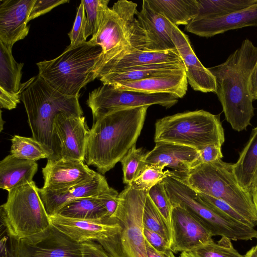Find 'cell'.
<instances>
[{
  "instance_id": "obj_23",
  "label": "cell",
  "mask_w": 257,
  "mask_h": 257,
  "mask_svg": "<svg viewBox=\"0 0 257 257\" xmlns=\"http://www.w3.org/2000/svg\"><path fill=\"white\" fill-rule=\"evenodd\" d=\"M160 63L183 64L177 50L164 52L139 50L107 61L98 70L97 78L102 75L118 72L135 66Z\"/></svg>"
},
{
  "instance_id": "obj_19",
  "label": "cell",
  "mask_w": 257,
  "mask_h": 257,
  "mask_svg": "<svg viewBox=\"0 0 257 257\" xmlns=\"http://www.w3.org/2000/svg\"><path fill=\"white\" fill-rule=\"evenodd\" d=\"M109 188L105 177L97 172L94 177L87 182L59 190L42 187L39 189V192L46 211L51 216L57 214L62 207L73 200L97 196Z\"/></svg>"
},
{
  "instance_id": "obj_1",
  "label": "cell",
  "mask_w": 257,
  "mask_h": 257,
  "mask_svg": "<svg viewBox=\"0 0 257 257\" xmlns=\"http://www.w3.org/2000/svg\"><path fill=\"white\" fill-rule=\"evenodd\" d=\"M149 106L111 111L93 123L89 130L84 161L102 174L112 169L135 145Z\"/></svg>"
},
{
  "instance_id": "obj_7",
  "label": "cell",
  "mask_w": 257,
  "mask_h": 257,
  "mask_svg": "<svg viewBox=\"0 0 257 257\" xmlns=\"http://www.w3.org/2000/svg\"><path fill=\"white\" fill-rule=\"evenodd\" d=\"M154 141L172 143L199 151L211 145L222 147L225 135L219 114L200 109L158 119Z\"/></svg>"
},
{
  "instance_id": "obj_16",
  "label": "cell",
  "mask_w": 257,
  "mask_h": 257,
  "mask_svg": "<svg viewBox=\"0 0 257 257\" xmlns=\"http://www.w3.org/2000/svg\"><path fill=\"white\" fill-rule=\"evenodd\" d=\"M96 173L80 160H47L42 168L43 187L51 190L67 189L91 180Z\"/></svg>"
},
{
  "instance_id": "obj_29",
  "label": "cell",
  "mask_w": 257,
  "mask_h": 257,
  "mask_svg": "<svg viewBox=\"0 0 257 257\" xmlns=\"http://www.w3.org/2000/svg\"><path fill=\"white\" fill-rule=\"evenodd\" d=\"M57 214L84 220H98L109 216L96 196L73 200L62 207Z\"/></svg>"
},
{
  "instance_id": "obj_40",
  "label": "cell",
  "mask_w": 257,
  "mask_h": 257,
  "mask_svg": "<svg viewBox=\"0 0 257 257\" xmlns=\"http://www.w3.org/2000/svg\"><path fill=\"white\" fill-rule=\"evenodd\" d=\"M0 257H21L20 240L14 237L1 221Z\"/></svg>"
},
{
  "instance_id": "obj_39",
  "label": "cell",
  "mask_w": 257,
  "mask_h": 257,
  "mask_svg": "<svg viewBox=\"0 0 257 257\" xmlns=\"http://www.w3.org/2000/svg\"><path fill=\"white\" fill-rule=\"evenodd\" d=\"M87 18L83 2L79 5L74 23L71 31L68 34L70 46H76L86 42Z\"/></svg>"
},
{
  "instance_id": "obj_30",
  "label": "cell",
  "mask_w": 257,
  "mask_h": 257,
  "mask_svg": "<svg viewBox=\"0 0 257 257\" xmlns=\"http://www.w3.org/2000/svg\"><path fill=\"white\" fill-rule=\"evenodd\" d=\"M199 14L195 18H212L246 9L257 0H198Z\"/></svg>"
},
{
  "instance_id": "obj_48",
  "label": "cell",
  "mask_w": 257,
  "mask_h": 257,
  "mask_svg": "<svg viewBox=\"0 0 257 257\" xmlns=\"http://www.w3.org/2000/svg\"><path fill=\"white\" fill-rule=\"evenodd\" d=\"M146 245L148 257H169L168 251L161 252L156 250L146 239Z\"/></svg>"
},
{
  "instance_id": "obj_35",
  "label": "cell",
  "mask_w": 257,
  "mask_h": 257,
  "mask_svg": "<svg viewBox=\"0 0 257 257\" xmlns=\"http://www.w3.org/2000/svg\"><path fill=\"white\" fill-rule=\"evenodd\" d=\"M87 18L86 37L95 36L104 19L109 0L81 1Z\"/></svg>"
},
{
  "instance_id": "obj_36",
  "label": "cell",
  "mask_w": 257,
  "mask_h": 257,
  "mask_svg": "<svg viewBox=\"0 0 257 257\" xmlns=\"http://www.w3.org/2000/svg\"><path fill=\"white\" fill-rule=\"evenodd\" d=\"M163 169L159 165L147 164L130 185L136 190L148 192L154 186L172 174V171H163Z\"/></svg>"
},
{
  "instance_id": "obj_50",
  "label": "cell",
  "mask_w": 257,
  "mask_h": 257,
  "mask_svg": "<svg viewBox=\"0 0 257 257\" xmlns=\"http://www.w3.org/2000/svg\"><path fill=\"white\" fill-rule=\"evenodd\" d=\"M257 190V170L254 175L250 188V192Z\"/></svg>"
},
{
  "instance_id": "obj_26",
  "label": "cell",
  "mask_w": 257,
  "mask_h": 257,
  "mask_svg": "<svg viewBox=\"0 0 257 257\" xmlns=\"http://www.w3.org/2000/svg\"><path fill=\"white\" fill-rule=\"evenodd\" d=\"M150 7L178 27L187 25L199 11L198 0H147Z\"/></svg>"
},
{
  "instance_id": "obj_20",
  "label": "cell",
  "mask_w": 257,
  "mask_h": 257,
  "mask_svg": "<svg viewBox=\"0 0 257 257\" xmlns=\"http://www.w3.org/2000/svg\"><path fill=\"white\" fill-rule=\"evenodd\" d=\"M198 158V151L194 149L161 141L156 142L154 148L146 153L144 161L163 169L169 167L176 173L183 174L197 165Z\"/></svg>"
},
{
  "instance_id": "obj_45",
  "label": "cell",
  "mask_w": 257,
  "mask_h": 257,
  "mask_svg": "<svg viewBox=\"0 0 257 257\" xmlns=\"http://www.w3.org/2000/svg\"><path fill=\"white\" fill-rule=\"evenodd\" d=\"M81 244L82 257H110L96 241L89 240Z\"/></svg>"
},
{
  "instance_id": "obj_52",
  "label": "cell",
  "mask_w": 257,
  "mask_h": 257,
  "mask_svg": "<svg viewBox=\"0 0 257 257\" xmlns=\"http://www.w3.org/2000/svg\"><path fill=\"white\" fill-rule=\"evenodd\" d=\"M251 195L254 204L257 211V190L251 192Z\"/></svg>"
},
{
  "instance_id": "obj_54",
  "label": "cell",
  "mask_w": 257,
  "mask_h": 257,
  "mask_svg": "<svg viewBox=\"0 0 257 257\" xmlns=\"http://www.w3.org/2000/svg\"><path fill=\"white\" fill-rule=\"evenodd\" d=\"M255 238H256V240H257V234H256V235ZM255 247L256 250V252H257V243H256V245L255 246Z\"/></svg>"
},
{
  "instance_id": "obj_27",
  "label": "cell",
  "mask_w": 257,
  "mask_h": 257,
  "mask_svg": "<svg viewBox=\"0 0 257 257\" xmlns=\"http://www.w3.org/2000/svg\"><path fill=\"white\" fill-rule=\"evenodd\" d=\"M257 170V125L252 130L249 139L233 164L235 176L244 189L250 192L252 180Z\"/></svg>"
},
{
  "instance_id": "obj_21",
  "label": "cell",
  "mask_w": 257,
  "mask_h": 257,
  "mask_svg": "<svg viewBox=\"0 0 257 257\" xmlns=\"http://www.w3.org/2000/svg\"><path fill=\"white\" fill-rule=\"evenodd\" d=\"M136 17L145 32L149 51L177 50L171 37L172 23L153 10L147 0L143 1Z\"/></svg>"
},
{
  "instance_id": "obj_14",
  "label": "cell",
  "mask_w": 257,
  "mask_h": 257,
  "mask_svg": "<svg viewBox=\"0 0 257 257\" xmlns=\"http://www.w3.org/2000/svg\"><path fill=\"white\" fill-rule=\"evenodd\" d=\"M171 37L184 64L188 83L195 91L216 93L214 76L196 56L188 36L172 24Z\"/></svg>"
},
{
  "instance_id": "obj_34",
  "label": "cell",
  "mask_w": 257,
  "mask_h": 257,
  "mask_svg": "<svg viewBox=\"0 0 257 257\" xmlns=\"http://www.w3.org/2000/svg\"><path fill=\"white\" fill-rule=\"evenodd\" d=\"M196 257H243L234 247L231 240L222 237L217 242L213 239L191 251Z\"/></svg>"
},
{
  "instance_id": "obj_4",
  "label": "cell",
  "mask_w": 257,
  "mask_h": 257,
  "mask_svg": "<svg viewBox=\"0 0 257 257\" xmlns=\"http://www.w3.org/2000/svg\"><path fill=\"white\" fill-rule=\"evenodd\" d=\"M102 50L89 41L68 46L56 58L36 64L38 75L61 93L79 96L81 89L97 78Z\"/></svg>"
},
{
  "instance_id": "obj_32",
  "label": "cell",
  "mask_w": 257,
  "mask_h": 257,
  "mask_svg": "<svg viewBox=\"0 0 257 257\" xmlns=\"http://www.w3.org/2000/svg\"><path fill=\"white\" fill-rule=\"evenodd\" d=\"M144 227L162 235L169 243L172 242V231L163 216L147 194L143 214Z\"/></svg>"
},
{
  "instance_id": "obj_17",
  "label": "cell",
  "mask_w": 257,
  "mask_h": 257,
  "mask_svg": "<svg viewBox=\"0 0 257 257\" xmlns=\"http://www.w3.org/2000/svg\"><path fill=\"white\" fill-rule=\"evenodd\" d=\"M36 0H5L0 4V42L11 48L29 32L27 25Z\"/></svg>"
},
{
  "instance_id": "obj_5",
  "label": "cell",
  "mask_w": 257,
  "mask_h": 257,
  "mask_svg": "<svg viewBox=\"0 0 257 257\" xmlns=\"http://www.w3.org/2000/svg\"><path fill=\"white\" fill-rule=\"evenodd\" d=\"M233 164L220 159L197 165L186 174L173 172L196 192L227 203L254 228L257 226V211L251 193L238 182L233 171Z\"/></svg>"
},
{
  "instance_id": "obj_51",
  "label": "cell",
  "mask_w": 257,
  "mask_h": 257,
  "mask_svg": "<svg viewBox=\"0 0 257 257\" xmlns=\"http://www.w3.org/2000/svg\"><path fill=\"white\" fill-rule=\"evenodd\" d=\"M179 257H196L191 251H183Z\"/></svg>"
},
{
  "instance_id": "obj_49",
  "label": "cell",
  "mask_w": 257,
  "mask_h": 257,
  "mask_svg": "<svg viewBox=\"0 0 257 257\" xmlns=\"http://www.w3.org/2000/svg\"><path fill=\"white\" fill-rule=\"evenodd\" d=\"M243 257H257V252L255 246L252 247Z\"/></svg>"
},
{
  "instance_id": "obj_2",
  "label": "cell",
  "mask_w": 257,
  "mask_h": 257,
  "mask_svg": "<svg viewBox=\"0 0 257 257\" xmlns=\"http://www.w3.org/2000/svg\"><path fill=\"white\" fill-rule=\"evenodd\" d=\"M257 62V47L249 39L222 63L208 68L216 81V94L226 121L234 130H246L254 116L249 90L252 70Z\"/></svg>"
},
{
  "instance_id": "obj_28",
  "label": "cell",
  "mask_w": 257,
  "mask_h": 257,
  "mask_svg": "<svg viewBox=\"0 0 257 257\" xmlns=\"http://www.w3.org/2000/svg\"><path fill=\"white\" fill-rule=\"evenodd\" d=\"M24 63L16 61L12 48L0 42V88L9 92L20 93Z\"/></svg>"
},
{
  "instance_id": "obj_10",
  "label": "cell",
  "mask_w": 257,
  "mask_h": 257,
  "mask_svg": "<svg viewBox=\"0 0 257 257\" xmlns=\"http://www.w3.org/2000/svg\"><path fill=\"white\" fill-rule=\"evenodd\" d=\"M178 102V98L168 93H146L118 89L103 84L89 94L87 104L91 109L93 122L115 110L150 106L158 104L169 108Z\"/></svg>"
},
{
  "instance_id": "obj_44",
  "label": "cell",
  "mask_w": 257,
  "mask_h": 257,
  "mask_svg": "<svg viewBox=\"0 0 257 257\" xmlns=\"http://www.w3.org/2000/svg\"><path fill=\"white\" fill-rule=\"evenodd\" d=\"M198 151L199 158L197 165L213 162L223 158L221 147L215 145L207 146Z\"/></svg>"
},
{
  "instance_id": "obj_18",
  "label": "cell",
  "mask_w": 257,
  "mask_h": 257,
  "mask_svg": "<svg viewBox=\"0 0 257 257\" xmlns=\"http://www.w3.org/2000/svg\"><path fill=\"white\" fill-rule=\"evenodd\" d=\"M257 26V4L243 10L212 18H195L185 30L203 37H211L229 30Z\"/></svg>"
},
{
  "instance_id": "obj_53",
  "label": "cell",
  "mask_w": 257,
  "mask_h": 257,
  "mask_svg": "<svg viewBox=\"0 0 257 257\" xmlns=\"http://www.w3.org/2000/svg\"><path fill=\"white\" fill-rule=\"evenodd\" d=\"M168 254L169 257H176L174 252L171 250L168 251Z\"/></svg>"
},
{
  "instance_id": "obj_13",
  "label": "cell",
  "mask_w": 257,
  "mask_h": 257,
  "mask_svg": "<svg viewBox=\"0 0 257 257\" xmlns=\"http://www.w3.org/2000/svg\"><path fill=\"white\" fill-rule=\"evenodd\" d=\"M172 242L174 252L192 251L212 239L210 232L195 217L178 205H173Z\"/></svg>"
},
{
  "instance_id": "obj_43",
  "label": "cell",
  "mask_w": 257,
  "mask_h": 257,
  "mask_svg": "<svg viewBox=\"0 0 257 257\" xmlns=\"http://www.w3.org/2000/svg\"><path fill=\"white\" fill-rule=\"evenodd\" d=\"M145 239L157 251L166 252L170 249L169 243L160 234L144 227Z\"/></svg>"
},
{
  "instance_id": "obj_9",
  "label": "cell",
  "mask_w": 257,
  "mask_h": 257,
  "mask_svg": "<svg viewBox=\"0 0 257 257\" xmlns=\"http://www.w3.org/2000/svg\"><path fill=\"white\" fill-rule=\"evenodd\" d=\"M34 181L8 192L7 201L1 206V221L10 233L20 240L39 233L51 225Z\"/></svg>"
},
{
  "instance_id": "obj_38",
  "label": "cell",
  "mask_w": 257,
  "mask_h": 257,
  "mask_svg": "<svg viewBox=\"0 0 257 257\" xmlns=\"http://www.w3.org/2000/svg\"><path fill=\"white\" fill-rule=\"evenodd\" d=\"M197 193L200 199L212 208L240 223L252 227L250 222L245 218L227 203L206 194L197 192Z\"/></svg>"
},
{
  "instance_id": "obj_41",
  "label": "cell",
  "mask_w": 257,
  "mask_h": 257,
  "mask_svg": "<svg viewBox=\"0 0 257 257\" xmlns=\"http://www.w3.org/2000/svg\"><path fill=\"white\" fill-rule=\"evenodd\" d=\"M69 2V0H36L30 12L28 22L50 12L60 5Z\"/></svg>"
},
{
  "instance_id": "obj_11",
  "label": "cell",
  "mask_w": 257,
  "mask_h": 257,
  "mask_svg": "<svg viewBox=\"0 0 257 257\" xmlns=\"http://www.w3.org/2000/svg\"><path fill=\"white\" fill-rule=\"evenodd\" d=\"M21 257H82L81 244L51 225L20 239Z\"/></svg>"
},
{
  "instance_id": "obj_47",
  "label": "cell",
  "mask_w": 257,
  "mask_h": 257,
  "mask_svg": "<svg viewBox=\"0 0 257 257\" xmlns=\"http://www.w3.org/2000/svg\"><path fill=\"white\" fill-rule=\"evenodd\" d=\"M249 90L253 100H257V62L250 76Z\"/></svg>"
},
{
  "instance_id": "obj_15",
  "label": "cell",
  "mask_w": 257,
  "mask_h": 257,
  "mask_svg": "<svg viewBox=\"0 0 257 257\" xmlns=\"http://www.w3.org/2000/svg\"><path fill=\"white\" fill-rule=\"evenodd\" d=\"M54 126L60 143L61 158L84 162L89 130L85 117L60 113L55 118Z\"/></svg>"
},
{
  "instance_id": "obj_33",
  "label": "cell",
  "mask_w": 257,
  "mask_h": 257,
  "mask_svg": "<svg viewBox=\"0 0 257 257\" xmlns=\"http://www.w3.org/2000/svg\"><path fill=\"white\" fill-rule=\"evenodd\" d=\"M146 153L142 148L134 145L120 161L123 171V182L130 185L140 175L147 164L144 161Z\"/></svg>"
},
{
  "instance_id": "obj_8",
  "label": "cell",
  "mask_w": 257,
  "mask_h": 257,
  "mask_svg": "<svg viewBox=\"0 0 257 257\" xmlns=\"http://www.w3.org/2000/svg\"><path fill=\"white\" fill-rule=\"evenodd\" d=\"M148 193L126 185L119 193L118 206L111 216L120 229L103 248L110 257H148L143 222Z\"/></svg>"
},
{
  "instance_id": "obj_37",
  "label": "cell",
  "mask_w": 257,
  "mask_h": 257,
  "mask_svg": "<svg viewBox=\"0 0 257 257\" xmlns=\"http://www.w3.org/2000/svg\"><path fill=\"white\" fill-rule=\"evenodd\" d=\"M148 195L171 230V216L173 206L163 181L152 187L148 191Z\"/></svg>"
},
{
  "instance_id": "obj_24",
  "label": "cell",
  "mask_w": 257,
  "mask_h": 257,
  "mask_svg": "<svg viewBox=\"0 0 257 257\" xmlns=\"http://www.w3.org/2000/svg\"><path fill=\"white\" fill-rule=\"evenodd\" d=\"M37 170L36 162L9 155L0 162V188L9 192L31 183Z\"/></svg>"
},
{
  "instance_id": "obj_22",
  "label": "cell",
  "mask_w": 257,
  "mask_h": 257,
  "mask_svg": "<svg viewBox=\"0 0 257 257\" xmlns=\"http://www.w3.org/2000/svg\"><path fill=\"white\" fill-rule=\"evenodd\" d=\"M188 83L185 69H181L140 80L119 82L111 86L120 90L146 93H168L181 98L186 93Z\"/></svg>"
},
{
  "instance_id": "obj_12",
  "label": "cell",
  "mask_w": 257,
  "mask_h": 257,
  "mask_svg": "<svg viewBox=\"0 0 257 257\" xmlns=\"http://www.w3.org/2000/svg\"><path fill=\"white\" fill-rule=\"evenodd\" d=\"M49 217L52 225L75 241L82 243L89 240L95 241L103 248L120 229L113 216L98 220L74 219L59 214Z\"/></svg>"
},
{
  "instance_id": "obj_6",
  "label": "cell",
  "mask_w": 257,
  "mask_h": 257,
  "mask_svg": "<svg viewBox=\"0 0 257 257\" xmlns=\"http://www.w3.org/2000/svg\"><path fill=\"white\" fill-rule=\"evenodd\" d=\"M137 8L136 3L122 0L107 9L97 33L88 41L102 49L99 69L113 58L139 50L149 51L145 32L136 17Z\"/></svg>"
},
{
  "instance_id": "obj_31",
  "label": "cell",
  "mask_w": 257,
  "mask_h": 257,
  "mask_svg": "<svg viewBox=\"0 0 257 257\" xmlns=\"http://www.w3.org/2000/svg\"><path fill=\"white\" fill-rule=\"evenodd\" d=\"M11 142V154L14 157L35 162L48 158L43 147L33 138L15 135Z\"/></svg>"
},
{
  "instance_id": "obj_42",
  "label": "cell",
  "mask_w": 257,
  "mask_h": 257,
  "mask_svg": "<svg viewBox=\"0 0 257 257\" xmlns=\"http://www.w3.org/2000/svg\"><path fill=\"white\" fill-rule=\"evenodd\" d=\"M96 197L106 209L108 215L111 216L116 211L118 204L119 193L117 191L110 187Z\"/></svg>"
},
{
  "instance_id": "obj_25",
  "label": "cell",
  "mask_w": 257,
  "mask_h": 257,
  "mask_svg": "<svg viewBox=\"0 0 257 257\" xmlns=\"http://www.w3.org/2000/svg\"><path fill=\"white\" fill-rule=\"evenodd\" d=\"M185 69L184 64L160 63L135 66L116 73L99 76L103 84L112 85L122 81L140 80L155 76L171 73Z\"/></svg>"
},
{
  "instance_id": "obj_3",
  "label": "cell",
  "mask_w": 257,
  "mask_h": 257,
  "mask_svg": "<svg viewBox=\"0 0 257 257\" xmlns=\"http://www.w3.org/2000/svg\"><path fill=\"white\" fill-rule=\"evenodd\" d=\"M21 100L26 109L32 138L48 155L47 160L61 158L60 143L55 133L54 120L60 113L82 116L79 96L63 94L39 75L21 86Z\"/></svg>"
},
{
  "instance_id": "obj_46",
  "label": "cell",
  "mask_w": 257,
  "mask_h": 257,
  "mask_svg": "<svg viewBox=\"0 0 257 257\" xmlns=\"http://www.w3.org/2000/svg\"><path fill=\"white\" fill-rule=\"evenodd\" d=\"M21 90L18 94L12 93L0 88V106L8 110L15 108L20 102Z\"/></svg>"
}]
</instances>
